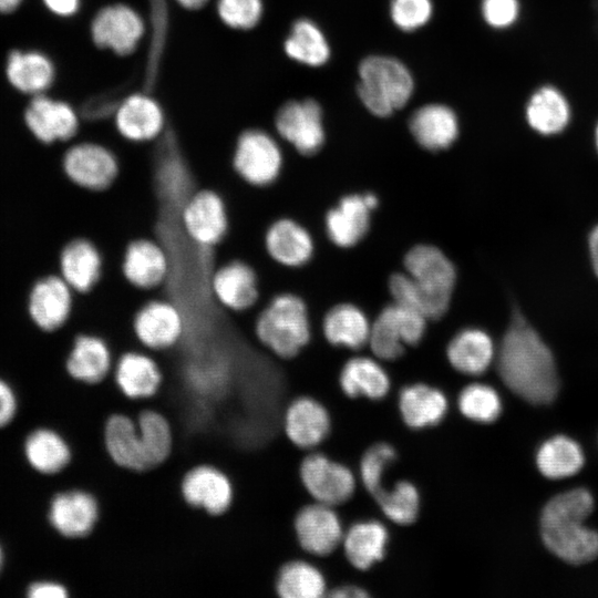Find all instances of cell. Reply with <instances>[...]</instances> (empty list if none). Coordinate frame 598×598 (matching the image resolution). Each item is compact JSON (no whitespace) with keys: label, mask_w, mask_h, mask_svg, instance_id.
<instances>
[{"label":"cell","mask_w":598,"mask_h":598,"mask_svg":"<svg viewBox=\"0 0 598 598\" xmlns=\"http://www.w3.org/2000/svg\"><path fill=\"white\" fill-rule=\"evenodd\" d=\"M254 332L260 346L276 358H295L311 338L306 302L290 291L275 293L258 311Z\"/></svg>","instance_id":"cell-4"},{"label":"cell","mask_w":598,"mask_h":598,"mask_svg":"<svg viewBox=\"0 0 598 598\" xmlns=\"http://www.w3.org/2000/svg\"><path fill=\"white\" fill-rule=\"evenodd\" d=\"M179 223L189 240L198 246L213 248L228 231L226 203L214 189L198 188L183 205Z\"/></svg>","instance_id":"cell-10"},{"label":"cell","mask_w":598,"mask_h":598,"mask_svg":"<svg viewBox=\"0 0 598 598\" xmlns=\"http://www.w3.org/2000/svg\"><path fill=\"white\" fill-rule=\"evenodd\" d=\"M371 323L358 306L342 302L331 307L322 321L326 340L334 347L359 350L368 344Z\"/></svg>","instance_id":"cell-32"},{"label":"cell","mask_w":598,"mask_h":598,"mask_svg":"<svg viewBox=\"0 0 598 598\" xmlns=\"http://www.w3.org/2000/svg\"><path fill=\"white\" fill-rule=\"evenodd\" d=\"M104 446L110 458L121 468L147 472L136 421L124 413H113L104 425Z\"/></svg>","instance_id":"cell-28"},{"label":"cell","mask_w":598,"mask_h":598,"mask_svg":"<svg viewBox=\"0 0 598 598\" xmlns=\"http://www.w3.org/2000/svg\"><path fill=\"white\" fill-rule=\"evenodd\" d=\"M113 367L114 357L106 340L90 332L74 336L63 362L65 375L85 385H95L106 380Z\"/></svg>","instance_id":"cell-16"},{"label":"cell","mask_w":598,"mask_h":598,"mask_svg":"<svg viewBox=\"0 0 598 598\" xmlns=\"http://www.w3.org/2000/svg\"><path fill=\"white\" fill-rule=\"evenodd\" d=\"M283 157L277 142L266 132H243L233 153V167L237 175L255 187L274 185L282 172Z\"/></svg>","instance_id":"cell-8"},{"label":"cell","mask_w":598,"mask_h":598,"mask_svg":"<svg viewBox=\"0 0 598 598\" xmlns=\"http://www.w3.org/2000/svg\"><path fill=\"white\" fill-rule=\"evenodd\" d=\"M181 492L187 505L213 516L227 512L234 501L230 477L221 468L206 463L185 473Z\"/></svg>","instance_id":"cell-14"},{"label":"cell","mask_w":598,"mask_h":598,"mask_svg":"<svg viewBox=\"0 0 598 598\" xmlns=\"http://www.w3.org/2000/svg\"><path fill=\"white\" fill-rule=\"evenodd\" d=\"M589 251L594 271L598 277V225L589 235Z\"/></svg>","instance_id":"cell-52"},{"label":"cell","mask_w":598,"mask_h":598,"mask_svg":"<svg viewBox=\"0 0 598 598\" xmlns=\"http://www.w3.org/2000/svg\"><path fill=\"white\" fill-rule=\"evenodd\" d=\"M19 411L18 394L12 384L0 377V430L8 427Z\"/></svg>","instance_id":"cell-49"},{"label":"cell","mask_w":598,"mask_h":598,"mask_svg":"<svg viewBox=\"0 0 598 598\" xmlns=\"http://www.w3.org/2000/svg\"><path fill=\"white\" fill-rule=\"evenodd\" d=\"M596 146H597V150H598V125H597V128H596Z\"/></svg>","instance_id":"cell-56"},{"label":"cell","mask_w":598,"mask_h":598,"mask_svg":"<svg viewBox=\"0 0 598 598\" xmlns=\"http://www.w3.org/2000/svg\"><path fill=\"white\" fill-rule=\"evenodd\" d=\"M497 370L506 386L527 402L547 404L557 395L559 382L551 351L519 309L513 310L503 337Z\"/></svg>","instance_id":"cell-1"},{"label":"cell","mask_w":598,"mask_h":598,"mask_svg":"<svg viewBox=\"0 0 598 598\" xmlns=\"http://www.w3.org/2000/svg\"><path fill=\"white\" fill-rule=\"evenodd\" d=\"M136 425L148 471L164 464L174 448V432L167 416L146 408L140 411Z\"/></svg>","instance_id":"cell-37"},{"label":"cell","mask_w":598,"mask_h":598,"mask_svg":"<svg viewBox=\"0 0 598 598\" xmlns=\"http://www.w3.org/2000/svg\"><path fill=\"white\" fill-rule=\"evenodd\" d=\"M32 135L43 144L65 142L78 132L79 122L72 107L43 94L34 95L24 113Z\"/></svg>","instance_id":"cell-24"},{"label":"cell","mask_w":598,"mask_h":598,"mask_svg":"<svg viewBox=\"0 0 598 598\" xmlns=\"http://www.w3.org/2000/svg\"><path fill=\"white\" fill-rule=\"evenodd\" d=\"M285 51L291 59L310 65L319 66L327 62L330 55L329 45L321 30L310 20H298L285 42Z\"/></svg>","instance_id":"cell-41"},{"label":"cell","mask_w":598,"mask_h":598,"mask_svg":"<svg viewBox=\"0 0 598 598\" xmlns=\"http://www.w3.org/2000/svg\"><path fill=\"white\" fill-rule=\"evenodd\" d=\"M495 348L489 334L478 328H464L450 340L446 357L450 364L467 375H480L491 365Z\"/></svg>","instance_id":"cell-31"},{"label":"cell","mask_w":598,"mask_h":598,"mask_svg":"<svg viewBox=\"0 0 598 598\" xmlns=\"http://www.w3.org/2000/svg\"><path fill=\"white\" fill-rule=\"evenodd\" d=\"M403 266L405 271L392 274L388 281L393 301L427 320L443 317L456 283V268L451 259L440 248L420 244L406 251Z\"/></svg>","instance_id":"cell-2"},{"label":"cell","mask_w":598,"mask_h":598,"mask_svg":"<svg viewBox=\"0 0 598 598\" xmlns=\"http://www.w3.org/2000/svg\"><path fill=\"white\" fill-rule=\"evenodd\" d=\"M409 127L417 144L432 152L448 148L458 136L455 113L441 104H429L416 110Z\"/></svg>","instance_id":"cell-29"},{"label":"cell","mask_w":598,"mask_h":598,"mask_svg":"<svg viewBox=\"0 0 598 598\" xmlns=\"http://www.w3.org/2000/svg\"><path fill=\"white\" fill-rule=\"evenodd\" d=\"M22 0H0V12L8 13L16 10Z\"/></svg>","instance_id":"cell-53"},{"label":"cell","mask_w":598,"mask_h":598,"mask_svg":"<svg viewBox=\"0 0 598 598\" xmlns=\"http://www.w3.org/2000/svg\"><path fill=\"white\" fill-rule=\"evenodd\" d=\"M71 595L65 582L51 578L37 579L25 588L28 598H69Z\"/></svg>","instance_id":"cell-48"},{"label":"cell","mask_w":598,"mask_h":598,"mask_svg":"<svg viewBox=\"0 0 598 598\" xmlns=\"http://www.w3.org/2000/svg\"><path fill=\"white\" fill-rule=\"evenodd\" d=\"M169 270L168 252L157 239L137 238L126 246L122 272L134 287L157 290L166 282Z\"/></svg>","instance_id":"cell-19"},{"label":"cell","mask_w":598,"mask_h":598,"mask_svg":"<svg viewBox=\"0 0 598 598\" xmlns=\"http://www.w3.org/2000/svg\"><path fill=\"white\" fill-rule=\"evenodd\" d=\"M76 293L58 274L39 277L27 296V312L32 324L44 333H55L69 324Z\"/></svg>","instance_id":"cell-9"},{"label":"cell","mask_w":598,"mask_h":598,"mask_svg":"<svg viewBox=\"0 0 598 598\" xmlns=\"http://www.w3.org/2000/svg\"><path fill=\"white\" fill-rule=\"evenodd\" d=\"M144 32L143 21L131 8L116 4L102 9L93 20L92 35L99 47L118 54L133 51Z\"/></svg>","instance_id":"cell-26"},{"label":"cell","mask_w":598,"mask_h":598,"mask_svg":"<svg viewBox=\"0 0 598 598\" xmlns=\"http://www.w3.org/2000/svg\"><path fill=\"white\" fill-rule=\"evenodd\" d=\"M426 323L423 315L393 301L371 323L368 344L378 359L394 361L404 353L405 347L420 343Z\"/></svg>","instance_id":"cell-6"},{"label":"cell","mask_w":598,"mask_h":598,"mask_svg":"<svg viewBox=\"0 0 598 598\" xmlns=\"http://www.w3.org/2000/svg\"><path fill=\"white\" fill-rule=\"evenodd\" d=\"M334 598H363L368 596V592L358 586L347 585L336 588L330 592Z\"/></svg>","instance_id":"cell-51"},{"label":"cell","mask_w":598,"mask_h":598,"mask_svg":"<svg viewBox=\"0 0 598 598\" xmlns=\"http://www.w3.org/2000/svg\"><path fill=\"white\" fill-rule=\"evenodd\" d=\"M210 290L216 302L233 312L258 308L260 300L258 275L240 259L228 260L215 268Z\"/></svg>","instance_id":"cell-15"},{"label":"cell","mask_w":598,"mask_h":598,"mask_svg":"<svg viewBox=\"0 0 598 598\" xmlns=\"http://www.w3.org/2000/svg\"><path fill=\"white\" fill-rule=\"evenodd\" d=\"M133 330L141 346L148 352L174 348L185 332V317L176 302L154 297L135 313Z\"/></svg>","instance_id":"cell-11"},{"label":"cell","mask_w":598,"mask_h":598,"mask_svg":"<svg viewBox=\"0 0 598 598\" xmlns=\"http://www.w3.org/2000/svg\"><path fill=\"white\" fill-rule=\"evenodd\" d=\"M388 537V530L380 522L362 520L343 534L341 544L349 563L364 570L383 558Z\"/></svg>","instance_id":"cell-34"},{"label":"cell","mask_w":598,"mask_h":598,"mask_svg":"<svg viewBox=\"0 0 598 598\" xmlns=\"http://www.w3.org/2000/svg\"><path fill=\"white\" fill-rule=\"evenodd\" d=\"M594 508L589 491L576 488L551 498L540 517L546 547L569 564L589 563L598 556V533L584 525Z\"/></svg>","instance_id":"cell-3"},{"label":"cell","mask_w":598,"mask_h":598,"mask_svg":"<svg viewBox=\"0 0 598 598\" xmlns=\"http://www.w3.org/2000/svg\"><path fill=\"white\" fill-rule=\"evenodd\" d=\"M262 4L260 0H219L218 13L221 20L231 28L249 29L260 19Z\"/></svg>","instance_id":"cell-46"},{"label":"cell","mask_w":598,"mask_h":598,"mask_svg":"<svg viewBox=\"0 0 598 598\" xmlns=\"http://www.w3.org/2000/svg\"><path fill=\"white\" fill-rule=\"evenodd\" d=\"M99 518V499L83 487H62L48 502L47 522L54 534L66 542L91 535Z\"/></svg>","instance_id":"cell-7"},{"label":"cell","mask_w":598,"mask_h":598,"mask_svg":"<svg viewBox=\"0 0 598 598\" xmlns=\"http://www.w3.org/2000/svg\"><path fill=\"white\" fill-rule=\"evenodd\" d=\"M275 591L281 598H318L326 591V580L313 565L291 560L277 571Z\"/></svg>","instance_id":"cell-38"},{"label":"cell","mask_w":598,"mask_h":598,"mask_svg":"<svg viewBox=\"0 0 598 598\" xmlns=\"http://www.w3.org/2000/svg\"><path fill=\"white\" fill-rule=\"evenodd\" d=\"M6 72L17 90L34 95L42 94L54 78L51 61L35 51H12L8 55Z\"/></svg>","instance_id":"cell-36"},{"label":"cell","mask_w":598,"mask_h":598,"mask_svg":"<svg viewBox=\"0 0 598 598\" xmlns=\"http://www.w3.org/2000/svg\"><path fill=\"white\" fill-rule=\"evenodd\" d=\"M482 11L489 25L506 28L517 18L518 2L517 0H483Z\"/></svg>","instance_id":"cell-47"},{"label":"cell","mask_w":598,"mask_h":598,"mask_svg":"<svg viewBox=\"0 0 598 598\" xmlns=\"http://www.w3.org/2000/svg\"><path fill=\"white\" fill-rule=\"evenodd\" d=\"M118 168L115 153L94 142L72 145L61 161L63 176L74 186L91 192L110 187L118 174Z\"/></svg>","instance_id":"cell-12"},{"label":"cell","mask_w":598,"mask_h":598,"mask_svg":"<svg viewBox=\"0 0 598 598\" xmlns=\"http://www.w3.org/2000/svg\"><path fill=\"white\" fill-rule=\"evenodd\" d=\"M375 501L393 523L408 525L417 517L420 495L416 487L408 481H399L391 488H384Z\"/></svg>","instance_id":"cell-42"},{"label":"cell","mask_w":598,"mask_h":598,"mask_svg":"<svg viewBox=\"0 0 598 598\" xmlns=\"http://www.w3.org/2000/svg\"><path fill=\"white\" fill-rule=\"evenodd\" d=\"M112 377L122 394L132 401L153 398L163 382L158 362L146 350L122 353L114 362Z\"/></svg>","instance_id":"cell-22"},{"label":"cell","mask_w":598,"mask_h":598,"mask_svg":"<svg viewBox=\"0 0 598 598\" xmlns=\"http://www.w3.org/2000/svg\"><path fill=\"white\" fill-rule=\"evenodd\" d=\"M447 406V399L441 390L423 383L408 385L399 395L402 419L413 429L437 424L444 417Z\"/></svg>","instance_id":"cell-33"},{"label":"cell","mask_w":598,"mask_h":598,"mask_svg":"<svg viewBox=\"0 0 598 598\" xmlns=\"http://www.w3.org/2000/svg\"><path fill=\"white\" fill-rule=\"evenodd\" d=\"M115 125L125 140L144 143L161 134L164 117L154 100L145 95H132L121 104L116 112Z\"/></svg>","instance_id":"cell-30"},{"label":"cell","mask_w":598,"mask_h":598,"mask_svg":"<svg viewBox=\"0 0 598 598\" xmlns=\"http://www.w3.org/2000/svg\"><path fill=\"white\" fill-rule=\"evenodd\" d=\"M372 210L365 194L342 196L324 217V228L330 241L340 248L358 245L369 231Z\"/></svg>","instance_id":"cell-25"},{"label":"cell","mask_w":598,"mask_h":598,"mask_svg":"<svg viewBox=\"0 0 598 598\" xmlns=\"http://www.w3.org/2000/svg\"><path fill=\"white\" fill-rule=\"evenodd\" d=\"M22 453L33 472L48 477L65 473L74 461V448L69 437L49 425L34 427L25 435Z\"/></svg>","instance_id":"cell-18"},{"label":"cell","mask_w":598,"mask_h":598,"mask_svg":"<svg viewBox=\"0 0 598 598\" xmlns=\"http://www.w3.org/2000/svg\"><path fill=\"white\" fill-rule=\"evenodd\" d=\"M529 125L540 134L551 135L565 128L569 121V106L554 87L538 90L529 100L527 111Z\"/></svg>","instance_id":"cell-39"},{"label":"cell","mask_w":598,"mask_h":598,"mask_svg":"<svg viewBox=\"0 0 598 598\" xmlns=\"http://www.w3.org/2000/svg\"><path fill=\"white\" fill-rule=\"evenodd\" d=\"M4 564H6V551L2 546V543L0 542V574L3 570Z\"/></svg>","instance_id":"cell-55"},{"label":"cell","mask_w":598,"mask_h":598,"mask_svg":"<svg viewBox=\"0 0 598 598\" xmlns=\"http://www.w3.org/2000/svg\"><path fill=\"white\" fill-rule=\"evenodd\" d=\"M390 13L398 28L413 31L430 20L432 3L431 0H392Z\"/></svg>","instance_id":"cell-45"},{"label":"cell","mask_w":598,"mask_h":598,"mask_svg":"<svg viewBox=\"0 0 598 598\" xmlns=\"http://www.w3.org/2000/svg\"><path fill=\"white\" fill-rule=\"evenodd\" d=\"M103 270V257L94 241L78 236L66 240L59 249L56 272L76 295L91 291Z\"/></svg>","instance_id":"cell-20"},{"label":"cell","mask_w":598,"mask_h":598,"mask_svg":"<svg viewBox=\"0 0 598 598\" xmlns=\"http://www.w3.org/2000/svg\"><path fill=\"white\" fill-rule=\"evenodd\" d=\"M264 245L269 258L285 268L307 265L315 251L311 234L290 217H278L269 224Z\"/></svg>","instance_id":"cell-23"},{"label":"cell","mask_w":598,"mask_h":598,"mask_svg":"<svg viewBox=\"0 0 598 598\" xmlns=\"http://www.w3.org/2000/svg\"><path fill=\"white\" fill-rule=\"evenodd\" d=\"M182 6L188 9H196L202 7L207 0H177Z\"/></svg>","instance_id":"cell-54"},{"label":"cell","mask_w":598,"mask_h":598,"mask_svg":"<svg viewBox=\"0 0 598 598\" xmlns=\"http://www.w3.org/2000/svg\"><path fill=\"white\" fill-rule=\"evenodd\" d=\"M300 480L311 497L328 506L347 502L355 488L352 472L320 453L306 456L300 464Z\"/></svg>","instance_id":"cell-13"},{"label":"cell","mask_w":598,"mask_h":598,"mask_svg":"<svg viewBox=\"0 0 598 598\" xmlns=\"http://www.w3.org/2000/svg\"><path fill=\"white\" fill-rule=\"evenodd\" d=\"M293 528L301 548L318 556L331 554L344 534L332 506L321 503L302 507L295 517Z\"/></svg>","instance_id":"cell-21"},{"label":"cell","mask_w":598,"mask_h":598,"mask_svg":"<svg viewBox=\"0 0 598 598\" xmlns=\"http://www.w3.org/2000/svg\"><path fill=\"white\" fill-rule=\"evenodd\" d=\"M45 6L59 16H71L79 8V0H44Z\"/></svg>","instance_id":"cell-50"},{"label":"cell","mask_w":598,"mask_h":598,"mask_svg":"<svg viewBox=\"0 0 598 598\" xmlns=\"http://www.w3.org/2000/svg\"><path fill=\"white\" fill-rule=\"evenodd\" d=\"M396 453L388 443H378L369 447L360 462V477L365 489L377 498L383 487V476L393 463Z\"/></svg>","instance_id":"cell-44"},{"label":"cell","mask_w":598,"mask_h":598,"mask_svg":"<svg viewBox=\"0 0 598 598\" xmlns=\"http://www.w3.org/2000/svg\"><path fill=\"white\" fill-rule=\"evenodd\" d=\"M340 386L350 398L379 400L386 395L390 379L383 367L368 357L351 358L340 372Z\"/></svg>","instance_id":"cell-35"},{"label":"cell","mask_w":598,"mask_h":598,"mask_svg":"<svg viewBox=\"0 0 598 598\" xmlns=\"http://www.w3.org/2000/svg\"><path fill=\"white\" fill-rule=\"evenodd\" d=\"M359 96L374 115L385 117L404 106L413 92V79L406 66L390 56L374 55L359 66Z\"/></svg>","instance_id":"cell-5"},{"label":"cell","mask_w":598,"mask_h":598,"mask_svg":"<svg viewBox=\"0 0 598 598\" xmlns=\"http://www.w3.org/2000/svg\"><path fill=\"white\" fill-rule=\"evenodd\" d=\"M458 409L467 419L481 423L495 421L502 411L497 392L487 384L472 383L458 396Z\"/></svg>","instance_id":"cell-43"},{"label":"cell","mask_w":598,"mask_h":598,"mask_svg":"<svg viewBox=\"0 0 598 598\" xmlns=\"http://www.w3.org/2000/svg\"><path fill=\"white\" fill-rule=\"evenodd\" d=\"M275 124L279 135L302 155H315L324 143L321 109L313 100L286 103Z\"/></svg>","instance_id":"cell-17"},{"label":"cell","mask_w":598,"mask_h":598,"mask_svg":"<svg viewBox=\"0 0 598 598\" xmlns=\"http://www.w3.org/2000/svg\"><path fill=\"white\" fill-rule=\"evenodd\" d=\"M536 461L544 476L556 480L576 474L584 464V455L576 442L556 436L540 446Z\"/></svg>","instance_id":"cell-40"},{"label":"cell","mask_w":598,"mask_h":598,"mask_svg":"<svg viewBox=\"0 0 598 598\" xmlns=\"http://www.w3.org/2000/svg\"><path fill=\"white\" fill-rule=\"evenodd\" d=\"M282 430L297 447L312 448L330 431V416L326 408L308 396L295 399L282 414Z\"/></svg>","instance_id":"cell-27"}]
</instances>
